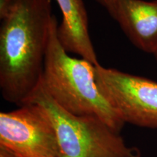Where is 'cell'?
Here are the masks:
<instances>
[{
    "label": "cell",
    "instance_id": "obj_5",
    "mask_svg": "<svg viewBox=\"0 0 157 157\" xmlns=\"http://www.w3.org/2000/svg\"><path fill=\"white\" fill-rule=\"evenodd\" d=\"M0 146L22 157H60L52 121L34 103L0 113Z\"/></svg>",
    "mask_w": 157,
    "mask_h": 157
},
{
    "label": "cell",
    "instance_id": "obj_6",
    "mask_svg": "<svg viewBox=\"0 0 157 157\" xmlns=\"http://www.w3.org/2000/svg\"><path fill=\"white\" fill-rule=\"evenodd\" d=\"M137 48L154 55L157 51V0H117L114 18Z\"/></svg>",
    "mask_w": 157,
    "mask_h": 157
},
{
    "label": "cell",
    "instance_id": "obj_9",
    "mask_svg": "<svg viewBox=\"0 0 157 157\" xmlns=\"http://www.w3.org/2000/svg\"><path fill=\"white\" fill-rule=\"evenodd\" d=\"M15 0H0V16L7 12Z\"/></svg>",
    "mask_w": 157,
    "mask_h": 157
},
{
    "label": "cell",
    "instance_id": "obj_10",
    "mask_svg": "<svg viewBox=\"0 0 157 157\" xmlns=\"http://www.w3.org/2000/svg\"><path fill=\"white\" fill-rule=\"evenodd\" d=\"M0 157H22L5 147L0 146Z\"/></svg>",
    "mask_w": 157,
    "mask_h": 157
},
{
    "label": "cell",
    "instance_id": "obj_3",
    "mask_svg": "<svg viewBox=\"0 0 157 157\" xmlns=\"http://www.w3.org/2000/svg\"><path fill=\"white\" fill-rule=\"evenodd\" d=\"M28 103L42 106L56 130L60 157H141L120 133L99 118L76 116L64 110L39 86Z\"/></svg>",
    "mask_w": 157,
    "mask_h": 157
},
{
    "label": "cell",
    "instance_id": "obj_11",
    "mask_svg": "<svg viewBox=\"0 0 157 157\" xmlns=\"http://www.w3.org/2000/svg\"><path fill=\"white\" fill-rule=\"evenodd\" d=\"M154 56H155V58H156V60H157V51L154 54Z\"/></svg>",
    "mask_w": 157,
    "mask_h": 157
},
{
    "label": "cell",
    "instance_id": "obj_4",
    "mask_svg": "<svg viewBox=\"0 0 157 157\" xmlns=\"http://www.w3.org/2000/svg\"><path fill=\"white\" fill-rule=\"evenodd\" d=\"M95 78L124 122L157 129V82L100 64Z\"/></svg>",
    "mask_w": 157,
    "mask_h": 157
},
{
    "label": "cell",
    "instance_id": "obj_1",
    "mask_svg": "<svg viewBox=\"0 0 157 157\" xmlns=\"http://www.w3.org/2000/svg\"><path fill=\"white\" fill-rule=\"evenodd\" d=\"M54 17L51 0H15L0 16V89L9 103L24 105L40 85Z\"/></svg>",
    "mask_w": 157,
    "mask_h": 157
},
{
    "label": "cell",
    "instance_id": "obj_7",
    "mask_svg": "<svg viewBox=\"0 0 157 157\" xmlns=\"http://www.w3.org/2000/svg\"><path fill=\"white\" fill-rule=\"evenodd\" d=\"M62 13L58 28L59 39L68 52L97 66V55L90 38L88 17L83 0H56Z\"/></svg>",
    "mask_w": 157,
    "mask_h": 157
},
{
    "label": "cell",
    "instance_id": "obj_8",
    "mask_svg": "<svg viewBox=\"0 0 157 157\" xmlns=\"http://www.w3.org/2000/svg\"><path fill=\"white\" fill-rule=\"evenodd\" d=\"M100 5L105 7V10L113 18H114L117 10V0H95Z\"/></svg>",
    "mask_w": 157,
    "mask_h": 157
},
{
    "label": "cell",
    "instance_id": "obj_2",
    "mask_svg": "<svg viewBox=\"0 0 157 157\" xmlns=\"http://www.w3.org/2000/svg\"><path fill=\"white\" fill-rule=\"evenodd\" d=\"M56 16L51 25L41 85L58 105L76 116L101 119L120 133L124 122L98 87L95 66L70 56L58 34Z\"/></svg>",
    "mask_w": 157,
    "mask_h": 157
}]
</instances>
